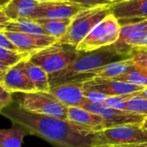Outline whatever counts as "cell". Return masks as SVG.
<instances>
[{
    "label": "cell",
    "instance_id": "9a60e30c",
    "mask_svg": "<svg viewBox=\"0 0 147 147\" xmlns=\"http://www.w3.org/2000/svg\"><path fill=\"white\" fill-rule=\"evenodd\" d=\"M68 121L99 130L105 128L106 127L105 119L102 115L78 107L68 108Z\"/></svg>",
    "mask_w": 147,
    "mask_h": 147
},
{
    "label": "cell",
    "instance_id": "ac0fdd59",
    "mask_svg": "<svg viewBox=\"0 0 147 147\" xmlns=\"http://www.w3.org/2000/svg\"><path fill=\"white\" fill-rule=\"evenodd\" d=\"M0 29L9 32H20L31 34H46L44 28L31 18H20L10 20L4 24L0 25Z\"/></svg>",
    "mask_w": 147,
    "mask_h": 147
},
{
    "label": "cell",
    "instance_id": "4fadbf2b",
    "mask_svg": "<svg viewBox=\"0 0 147 147\" xmlns=\"http://www.w3.org/2000/svg\"><path fill=\"white\" fill-rule=\"evenodd\" d=\"M24 61L11 67L7 73L0 78V85L13 93L38 92L36 87L30 80L24 70Z\"/></svg>",
    "mask_w": 147,
    "mask_h": 147
},
{
    "label": "cell",
    "instance_id": "e0dca14e",
    "mask_svg": "<svg viewBox=\"0 0 147 147\" xmlns=\"http://www.w3.org/2000/svg\"><path fill=\"white\" fill-rule=\"evenodd\" d=\"M38 4L39 2L34 0H11L1 11L9 20L30 18Z\"/></svg>",
    "mask_w": 147,
    "mask_h": 147
},
{
    "label": "cell",
    "instance_id": "8fae6325",
    "mask_svg": "<svg viewBox=\"0 0 147 147\" xmlns=\"http://www.w3.org/2000/svg\"><path fill=\"white\" fill-rule=\"evenodd\" d=\"M110 12L121 27L147 20V0H125L113 3Z\"/></svg>",
    "mask_w": 147,
    "mask_h": 147
},
{
    "label": "cell",
    "instance_id": "f546056e",
    "mask_svg": "<svg viewBox=\"0 0 147 147\" xmlns=\"http://www.w3.org/2000/svg\"><path fill=\"white\" fill-rule=\"evenodd\" d=\"M84 96L88 102L96 104H102V105L104 104L108 97V96L98 92H89V91H84Z\"/></svg>",
    "mask_w": 147,
    "mask_h": 147
},
{
    "label": "cell",
    "instance_id": "4316f807",
    "mask_svg": "<svg viewBox=\"0 0 147 147\" xmlns=\"http://www.w3.org/2000/svg\"><path fill=\"white\" fill-rule=\"evenodd\" d=\"M135 65L146 69L147 71V47L134 48L131 57Z\"/></svg>",
    "mask_w": 147,
    "mask_h": 147
},
{
    "label": "cell",
    "instance_id": "83f0119b",
    "mask_svg": "<svg viewBox=\"0 0 147 147\" xmlns=\"http://www.w3.org/2000/svg\"><path fill=\"white\" fill-rule=\"evenodd\" d=\"M64 1H68V2L78 3L85 9L113 4L112 0H64Z\"/></svg>",
    "mask_w": 147,
    "mask_h": 147
},
{
    "label": "cell",
    "instance_id": "d6a6232c",
    "mask_svg": "<svg viewBox=\"0 0 147 147\" xmlns=\"http://www.w3.org/2000/svg\"><path fill=\"white\" fill-rule=\"evenodd\" d=\"M11 0H0V9H3L8 3H9Z\"/></svg>",
    "mask_w": 147,
    "mask_h": 147
},
{
    "label": "cell",
    "instance_id": "e575fe53",
    "mask_svg": "<svg viewBox=\"0 0 147 147\" xmlns=\"http://www.w3.org/2000/svg\"><path fill=\"white\" fill-rule=\"evenodd\" d=\"M141 126H142V127H143V128H145L146 130H147V117L145 119V121L142 122Z\"/></svg>",
    "mask_w": 147,
    "mask_h": 147
},
{
    "label": "cell",
    "instance_id": "8992f818",
    "mask_svg": "<svg viewBox=\"0 0 147 147\" xmlns=\"http://www.w3.org/2000/svg\"><path fill=\"white\" fill-rule=\"evenodd\" d=\"M121 26L112 14L97 24L81 41L77 49L80 52H91L115 44L121 33Z\"/></svg>",
    "mask_w": 147,
    "mask_h": 147
},
{
    "label": "cell",
    "instance_id": "9c48e42d",
    "mask_svg": "<svg viewBox=\"0 0 147 147\" xmlns=\"http://www.w3.org/2000/svg\"><path fill=\"white\" fill-rule=\"evenodd\" d=\"M79 108L102 115L106 121L105 127H110L127 124H142L147 116L136 115L125 110H120L102 104H96L85 101Z\"/></svg>",
    "mask_w": 147,
    "mask_h": 147
},
{
    "label": "cell",
    "instance_id": "7c38bea8",
    "mask_svg": "<svg viewBox=\"0 0 147 147\" xmlns=\"http://www.w3.org/2000/svg\"><path fill=\"white\" fill-rule=\"evenodd\" d=\"M2 31L22 53L31 55L58 42V39L46 34H31L20 32Z\"/></svg>",
    "mask_w": 147,
    "mask_h": 147
},
{
    "label": "cell",
    "instance_id": "5bb4252c",
    "mask_svg": "<svg viewBox=\"0 0 147 147\" xmlns=\"http://www.w3.org/2000/svg\"><path fill=\"white\" fill-rule=\"evenodd\" d=\"M47 93L68 108H79L87 101L82 82H68L58 84L51 87Z\"/></svg>",
    "mask_w": 147,
    "mask_h": 147
},
{
    "label": "cell",
    "instance_id": "ffe728a7",
    "mask_svg": "<svg viewBox=\"0 0 147 147\" xmlns=\"http://www.w3.org/2000/svg\"><path fill=\"white\" fill-rule=\"evenodd\" d=\"M72 18L67 19H35L34 20L40 24L47 35L53 36L59 40L67 31Z\"/></svg>",
    "mask_w": 147,
    "mask_h": 147
},
{
    "label": "cell",
    "instance_id": "74e56055",
    "mask_svg": "<svg viewBox=\"0 0 147 147\" xmlns=\"http://www.w3.org/2000/svg\"></svg>",
    "mask_w": 147,
    "mask_h": 147
},
{
    "label": "cell",
    "instance_id": "836d02e7",
    "mask_svg": "<svg viewBox=\"0 0 147 147\" xmlns=\"http://www.w3.org/2000/svg\"><path fill=\"white\" fill-rule=\"evenodd\" d=\"M138 96H142V97H146L147 98V88H146L144 90H142V91H140L139 94H138Z\"/></svg>",
    "mask_w": 147,
    "mask_h": 147
},
{
    "label": "cell",
    "instance_id": "8d00e7d4",
    "mask_svg": "<svg viewBox=\"0 0 147 147\" xmlns=\"http://www.w3.org/2000/svg\"><path fill=\"white\" fill-rule=\"evenodd\" d=\"M87 147H96V146H89Z\"/></svg>",
    "mask_w": 147,
    "mask_h": 147
},
{
    "label": "cell",
    "instance_id": "277c9868",
    "mask_svg": "<svg viewBox=\"0 0 147 147\" xmlns=\"http://www.w3.org/2000/svg\"><path fill=\"white\" fill-rule=\"evenodd\" d=\"M147 142V130L141 124H127L98 130L92 137L90 146H118Z\"/></svg>",
    "mask_w": 147,
    "mask_h": 147
},
{
    "label": "cell",
    "instance_id": "5b68a950",
    "mask_svg": "<svg viewBox=\"0 0 147 147\" xmlns=\"http://www.w3.org/2000/svg\"><path fill=\"white\" fill-rule=\"evenodd\" d=\"M80 53L81 52L71 45L57 42L33 53L28 60L50 75L68 67Z\"/></svg>",
    "mask_w": 147,
    "mask_h": 147
},
{
    "label": "cell",
    "instance_id": "7402d4cb",
    "mask_svg": "<svg viewBox=\"0 0 147 147\" xmlns=\"http://www.w3.org/2000/svg\"><path fill=\"white\" fill-rule=\"evenodd\" d=\"M112 79H115L118 81H121L135 85L147 87V71L146 69L135 65L134 67L132 70H130L128 72Z\"/></svg>",
    "mask_w": 147,
    "mask_h": 147
},
{
    "label": "cell",
    "instance_id": "484cf974",
    "mask_svg": "<svg viewBox=\"0 0 147 147\" xmlns=\"http://www.w3.org/2000/svg\"><path fill=\"white\" fill-rule=\"evenodd\" d=\"M140 92L128 94V95H122V96H108L103 105L106 107H109V108H113V109H116L120 110H125V102L130 98L137 96Z\"/></svg>",
    "mask_w": 147,
    "mask_h": 147
},
{
    "label": "cell",
    "instance_id": "1f68e13d",
    "mask_svg": "<svg viewBox=\"0 0 147 147\" xmlns=\"http://www.w3.org/2000/svg\"><path fill=\"white\" fill-rule=\"evenodd\" d=\"M105 147H147V142L146 143H140V144L127 145V146H105Z\"/></svg>",
    "mask_w": 147,
    "mask_h": 147
},
{
    "label": "cell",
    "instance_id": "cb8c5ba5",
    "mask_svg": "<svg viewBox=\"0 0 147 147\" xmlns=\"http://www.w3.org/2000/svg\"><path fill=\"white\" fill-rule=\"evenodd\" d=\"M146 30H147V20L140 22H136V23L123 26V27H121V29L120 37H119L118 40L115 43V46L121 52L124 53L122 51V46H123L125 40L127 39V37L132 34H134L137 32H141V31H146ZM127 54H129V53H127Z\"/></svg>",
    "mask_w": 147,
    "mask_h": 147
},
{
    "label": "cell",
    "instance_id": "f1b7e54d",
    "mask_svg": "<svg viewBox=\"0 0 147 147\" xmlns=\"http://www.w3.org/2000/svg\"><path fill=\"white\" fill-rule=\"evenodd\" d=\"M14 102L12 93L0 85V109L1 110Z\"/></svg>",
    "mask_w": 147,
    "mask_h": 147
},
{
    "label": "cell",
    "instance_id": "3957f363",
    "mask_svg": "<svg viewBox=\"0 0 147 147\" xmlns=\"http://www.w3.org/2000/svg\"><path fill=\"white\" fill-rule=\"evenodd\" d=\"M110 6H97L80 11L71 19L67 31L58 42L78 47L90 31L111 14Z\"/></svg>",
    "mask_w": 147,
    "mask_h": 147
},
{
    "label": "cell",
    "instance_id": "6da1fadb",
    "mask_svg": "<svg viewBox=\"0 0 147 147\" xmlns=\"http://www.w3.org/2000/svg\"><path fill=\"white\" fill-rule=\"evenodd\" d=\"M1 113L28 134L39 136L55 147L89 146L93 135L99 130L70 121L28 112L18 104H10L2 109Z\"/></svg>",
    "mask_w": 147,
    "mask_h": 147
},
{
    "label": "cell",
    "instance_id": "7a4b0ae2",
    "mask_svg": "<svg viewBox=\"0 0 147 147\" xmlns=\"http://www.w3.org/2000/svg\"><path fill=\"white\" fill-rule=\"evenodd\" d=\"M131 54L121 52L115 44L91 52H81L79 56L68 67L48 75L51 87L68 82H84L89 79L88 74L108 64L130 59Z\"/></svg>",
    "mask_w": 147,
    "mask_h": 147
},
{
    "label": "cell",
    "instance_id": "30bf717a",
    "mask_svg": "<svg viewBox=\"0 0 147 147\" xmlns=\"http://www.w3.org/2000/svg\"><path fill=\"white\" fill-rule=\"evenodd\" d=\"M84 9L85 8L78 3L64 0L42 2L39 3L30 18L33 20L73 18Z\"/></svg>",
    "mask_w": 147,
    "mask_h": 147
},
{
    "label": "cell",
    "instance_id": "4dcf8cb0",
    "mask_svg": "<svg viewBox=\"0 0 147 147\" xmlns=\"http://www.w3.org/2000/svg\"><path fill=\"white\" fill-rule=\"evenodd\" d=\"M0 47L4 48L7 50L16 51V52H21L20 49L2 32L0 31Z\"/></svg>",
    "mask_w": 147,
    "mask_h": 147
},
{
    "label": "cell",
    "instance_id": "2e32d148",
    "mask_svg": "<svg viewBox=\"0 0 147 147\" xmlns=\"http://www.w3.org/2000/svg\"><path fill=\"white\" fill-rule=\"evenodd\" d=\"M135 64L133 59H127L121 61L113 62L104 66L97 68L88 74L89 78H115L121 75L128 72L134 67Z\"/></svg>",
    "mask_w": 147,
    "mask_h": 147
},
{
    "label": "cell",
    "instance_id": "ba28073f",
    "mask_svg": "<svg viewBox=\"0 0 147 147\" xmlns=\"http://www.w3.org/2000/svg\"><path fill=\"white\" fill-rule=\"evenodd\" d=\"M84 91L98 92L108 96L128 95L144 90L145 86L135 85L112 78H92L82 82Z\"/></svg>",
    "mask_w": 147,
    "mask_h": 147
},
{
    "label": "cell",
    "instance_id": "44dd1931",
    "mask_svg": "<svg viewBox=\"0 0 147 147\" xmlns=\"http://www.w3.org/2000/svg\"><path fill=\"white\" fill-rule=\"evenodd\" d=\"M28 132L20 127L2 129L0 131V147H22V140Z\"/></svg>",
    "mask_w": 147,
    "mask_h": 147
},
{
    "label": "cell",
    "instance_id": "d590c367",
    "mask_svg": "<svg viewBox=\"0 0 147 147\" xmlns=\"http://www.w3.org/2000/svg\"><path fill=\"white\" fill-rule=\"evenodd\" d=\"M112 1H113V3H115L122 2V1H125V0H112Z\"/></svg>",
    "mask_w": 147,
    "mask_h": 147
},
{
    "label": "cell",
    "instance_id": "d6986e66",
    "mask_svg": "<svg viewBox=\"0 0 147 147\" xmlns=\"http://www.w3.org/2000/svg\"><path fill=\"white\" fill-rule=\"evenodd\" d=\"M23 64L27 75L36 87L38 92L47 93L51 88L48 73L41 67L30 62L28 59L24 60Z\"/></svg>",
    "mask_w": 147,
    "mask_h": 147
},
{
    "label": "cell",
    "instance_id": "d4e9b609",
    "mask_svg": "<svg viewBox=\"0 0 147 147\" xmlns=\"http://www.w3.org/2000/svg\"><path fill=\"white\" fill-rule=\"evenodd\" d=\"M125 111L147 116V98L135 96L125 102Z\"/></svg>",
    "mask_w": 147,
    "mask_h": 147
},
{
    "label": "cell",
    "instance_id": "603a6c76",
    "mask_svg": "<svg viewBox=\"0 0 147 147\" xmlns=\"http://www.w3.org/2000/svg\"><path fill=\"white\" fill-rule=\"evenodd\" d=\"M31 56L28 53L16 52L0 47V65L11 68L22 61L27 60Z\"/></svg>",
    "mask_w": 147,
    "mask_h": 147
},
{
    "label": "cell",
    "instance_id": "52a82bcc",
    "mask_svg": "<svg viewBox=\"0 0 147 147\" xmlns=\"http://www.w3.org/2000/svg\"><path fill=\"white\" fill-rule=\"evenodd\" d=\"M17 104L28 112L68 121V107L59 102L48 93H25Z\"/></svg>",
    "mask_w": 147,
    "mask_h": 147
}]
</instances>
